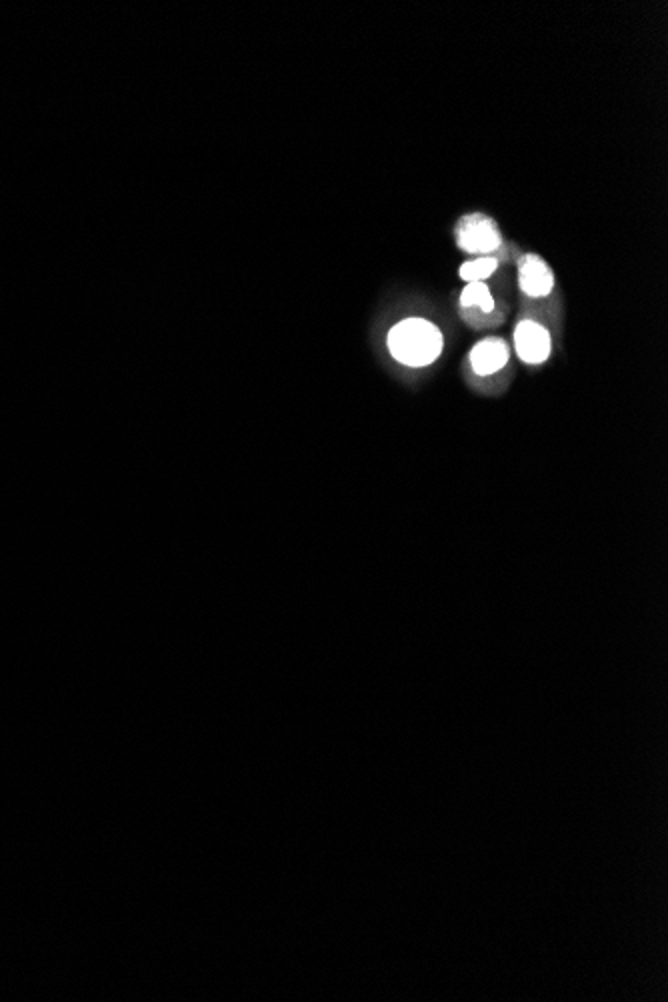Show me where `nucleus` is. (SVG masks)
Masks as SVG:
<instances>
[{
	"instance_id": "f257e3e1",
	"label": "nucleus",
	"mask_w": 668,
	"mask_h": 1002,
	"mask_svg": "<svg viewBox=\"0 0 668 1002\" xmlns=\"http://www.w3.org/2000/svg\"><path fill=\"white\" fill-rule=\"evenodd\" d=\"M386 344L396 362L410 368H422L440 356L444 336L434 322L412 316L390 328Z\"/></svg>"
},
{
	"instance_id": "f03ea898",
	"label": "nucleus",
	"mask_w": 668,
	"mask_h": 1002,
	"mask_svg": "<svg viewBox=\"0 0 668 1002\" xmlns=\"http://www.w3.org/2000/svg\"><path fill=\"white\" fill-rule=\"evenodd\" d=\"M456 242L460 250L468 254H490L496 248H500V230L498 224L482 214L474 212L468 216H462L456 224Z\"/></svg>"
},
{
	"instance_id": "7ed1b4c3",
	"label": "nucleus",
	"mask_w": 668,
	"mask_h": 1002,
	"mask_svg": "<svg viewBox=\"0 0 668 1002\" xmlns=\"http://www.w3.org/2000/svg\"><path fill=\"white\" fill-rule=\"evenodd\" d=\"M514 350L522 362L542 364L552 350L550 332L534 320H522L514 328Z\"/></svg>"
},
{
	"instance_id": "20e7f679",
	"label": "nucleus",
	"mask_w": 668,
	"mask_h": 1002,
	"mask_svg": "<svg viewBox=\"0 0 668 1002\" xmlns=\"http://www.w3.org/2000/svg\"><path fill=\"white\" fill-rule=\"evenodd\" d=\"M518 286L530 298H544L554 288V274L538 254H524L518 260Z\"/></svg>"
},
{
	"instance_id": "39448f33",
	"label": "nucleus",
	"mask_w": 668,
	"mask_h": 1002,
	"mask_svg": "<svg viewBox=\"0 0 668 1002\" xmlns=\"http://www.w3.org/2000/svg\"><path fill=\"white\" fill-rule=\"evenodd\" d=\"M510 358V348L502 338H484L470 350V364L478 376L500 372Z\"/></svg>"
},
{
	"instance_id": "423d86ee",
	"label": "nucleus",
	"mask_w": 668,
	"mask_h": 1002,
	"mask_svg": "<svg viewBox=\"0 0 668 1002\" xmlns=\"http://www.w3.org/2000/svg\"><path fill=\"white\" fill-rule=\"evenodd\" d=\"M460 306L478 308L480 312L490 314L494 310V298L484 282H468L460 292Z\"/></svg>"
},
{
	"instance_id": "0eeeda50",
	"label": "nucleus",
	"mask_w": 668,
	"mask_h": 1002,
	"mask_svg": "<svg viewBox=\"0 0 668 1002\" xmlns=\"http://www.w3.org/2000/svg\"><path fill=\"white\" fill-rule=\"evenodd\" d=\"M498 268V260L492 258V256H480V258H472L468 262H464L458 270L460 278L468 284V282H484V278H488L492 272H496Z\"/></svg>"
}]
</instances>
